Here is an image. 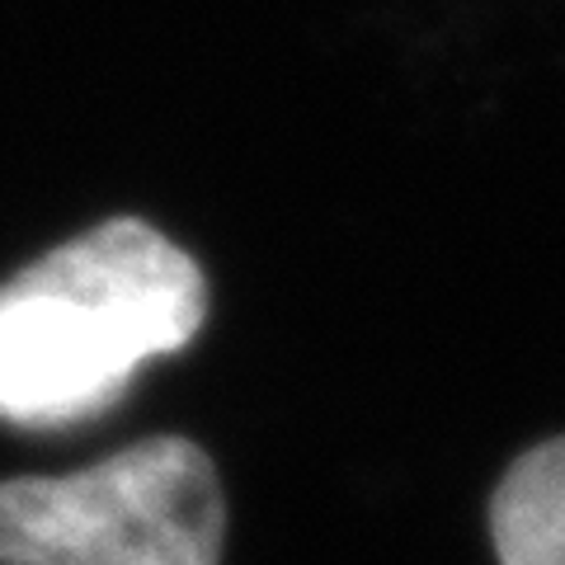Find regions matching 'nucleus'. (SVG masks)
<instances>
[{
	"mask_svg": "<svg viewBox=\"0 0 565 565\" xmlns=\"http://www.w3.org/2000/svg\"><path fill=\"white\" fill-rule=\"evenodd\" d=\"M207 321V278L161 226L109 217L0 282V419L71 429Z\"/></svg>",
	"mask_w": 565,
	"mask_h": 565,
	"instance_id": "1",
	"label": "nucleus"
},
{
	"mask_svg": "<svg viewBox=\"0 0 565 565\" xmlns=\"http://www.w3.org/2000/svg\"><path fill=\"white\" fill-rule=\"evenodd\" d=\"M212 457L156 434L71 476L0 481V565H222Z\"/></svg>",
	"mask_w": 565,
	"mask_h": 565,
	"instance_id": "2",
	"label": "nucleus"
},
{
	"mask_svg": "<svg viewBox=\"0 0 565 565\" xmlns=\"http://www.w3.org/2000/svg\"><path fill=\"white\" fill-rule=\"evenodd\" d=\"M500 565H565V438L527 448L490 500Z\"/></svg>",
	"mask_w": 565,
	"mask_h": 565,
	"instance_id": "3",
	"label": "nucleus"
}]
</instances>
